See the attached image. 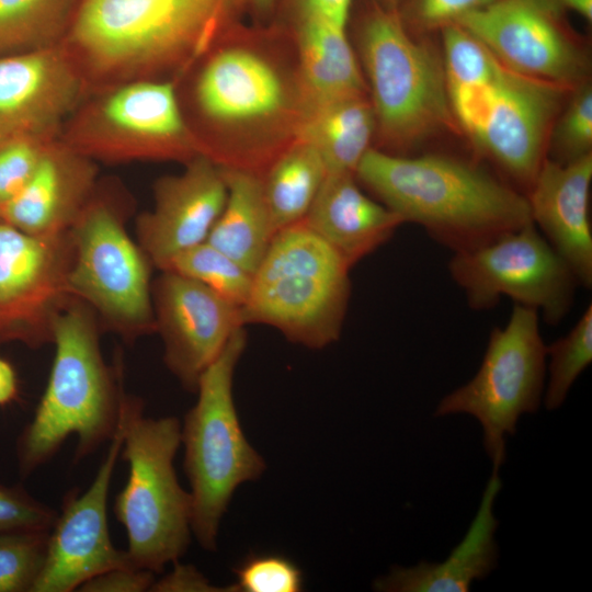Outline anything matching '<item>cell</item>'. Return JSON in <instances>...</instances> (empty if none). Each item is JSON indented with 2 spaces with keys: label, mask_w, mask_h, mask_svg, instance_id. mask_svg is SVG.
<instances>
[{
  "label": "cell",
  "mask_w": 592,
  "mask_h": 592,
  "mask_svg": "<svg viewBox=\"0 0 592 592\" xmlns=\"http://www.w3.org/2000/svg\"><path fill=\"white\" fill-rule=\"evenodd\" d=\"M303 221L351 267L403 224L396 213L366 195L352 173H327Z\"/></svg>",
  "instance_id": "7402d4cb"
},
{
  "label": "cell",
  "mask_w": 592,
  "mask_h": 592,
  "mask_svg": "<svg viewBox=\"0 0 592 592\" xmlns=\"http://www.w3.org/2000/svg\"><path fill=\"white\" fill-rule=\"evenodd\" d=\"M94 311L71 297L52 323L54 360L44 394L16 444L20 474L47 463L72 434L84 458L117 431L124 396L121 361L102 355Z\"/></svg>",
  "instance_id": "3957f363"
},
{
  "label": "cell",
  "mask_w": 592,
  "mask_h": 592,
  "mask_svg": "<svg viewBox=\"0 0 592 592\" xmlns=\"http://www.w3.org/2000/svg\"><path fill=\"white\" fill-rule=\"evenodd\" d=\"M546 344L539 312L515 304L503 328L490 332L481 365L465 385L446 395L435 415L466 413L482 426L493 470L505 460V435L514 434L524 413L537 411L546 375Z\"/></svg>",
  "instance_id": "30bf717a"
},
{
  "label": "cell",
  "mask_w": 592,
  "mask_h": 592,
  "mask_svg": "<svg viewBox=\"0 0 592 592\" xmlns=\"http://www.w3.org/2000/svg\"><path fill=\"white\" fill-rule=\"evenodd\" d=\"M88 93L80 68L62 44L0 55V134L59 137Z\"/></svg>",
  "instance_id": "e0dca14e"
},
{
  "label": "cell",
  "mask_w": 592,
  "mask_h": 592,
  "mask_svg": "<svg viewBox=\"0 0 592 592\" xmlns=\"http://www.w3.org/2000/svg\"><path fill=\"white\" fill-rule=\"evenodd\" d=\"M555 4L561 9H569L583 19L591 22L592 20V0H553Z\"/></svg>",
  "instance_id": "60d3db41"
},
{
  "label": "cell",
  "mask_w": 592,
  "mask_h": 592,
  "mask_svg": "<svg viewBox=\"0 0 592 592\" xmlns=\"http://www.w3.org/2000/svg\"><path fill=\"white\" fill-rule=\"evenodd\" d=\"M592 152L567 163L545 159L526 192L531 219L585 288L592 286Z\"/></svg>",
  "instance_id": "44dd1931"
},
{
  "label": "cell",
  "mask_w": 592,
  "mask_h": 592,
  "mask_svg": "<svg viewBox=\"0 0 592 592\" xmlns=\"http://www.w3.org/2000/svg\"><path fill=\"white\" fill-rule=\"evenodd\" d=\"M254 9L259 11H269L274 0H247Z\"/></svg>",
  "instance_id": "b9f144b4"
},
{
  "label": "cell",
  "mask_w": 592,
  "mask_h": 592,
  "mask_svg": "<svg viewBox=\"0 0 592 592\" xmlns=\"http://www.w3.org/2000/svg\"><path fill=\"white\" fill-rule=\"evenodd\" d=\"M49 531L0 532V592H32L46 559Z\"/></svg>",
  "instance_id": "4dcf8cb0"
},
{
  "label": "cell",
  "mask_w": 592,
  "mask_h": 592,
  "mask_svg": "<svg viewBox=\"0 0 592 592\" xmlns=\"http://www.w3.org/2000/svg\"><path fill=\"white\" fill-rule=\"evenodd\" d=\"M448 272L470 308L491 309L506 296L536 309L550 326L567 316L580 285L532 220L475 249L454 252Z\"/></svg>",
  "instance_id": "8fae6325"
},
{
  "label": "cell",
  "mask_w": 592,
  "mask_h": 592,
  "mask_svg": "<svg viewBox=\"0 0 592 592\" xmlns=\"http://www.w3.org/2000/svg\"><path fill=\"white\" fill-rule=\"evenodd\" d=\"M501 489L499 471L492 469L478 511L463 540L442 562L421 561L410 568L395 567L378 578L374 589L385 592H467L475 580L487 577L497 566L494 539L498 520L493 504Z\"/></svg>",
  "instance_id": "603a6c76"
},
{
  "label": "cell",
  "mask_w": 592,
  "mask_h": 592,
  "mask_svg": "<svg viewBox=\"0 0 592 592\" xmlns=\"http://www.w3.org/2000/svg\"><path fill=\"white\" fill-rule=\"evenodd\" d=\"M358 50L383 151L401 155L457 127L443 60L409 34L397 11L376 9L368 14Z\"/></svg>",
  "instance_id": "8992f818"
},
{
  "label": "cell",
  "mask_w": 592,
  "mask_h": 592,
  "mask_svg": "<svg viewBox=\"0 0 592 592\" xmlns=\"http://www.w3.org/2000/svg\"><path fill=\"white\" fill-rule=\"evenodd\" d=\"M164 578L153 582L150 591H217L208 581L193 567L179 565Z\"/></svg>",
  "instance_id": "74e56055"
},
{
  "label": "cell",
  "mask_w": 592,
  "mask_h": 592,
  "mask_svg": "<svg viewBox=\"0 0 592 592\" xmlns=\"http://www.w3.org/2000/svg\"><path fill=\"white\" fill-rule=\"evenodd\" d=\"M278 68L261 52L229 45L214 52L200 69L194 101L201 117L219 130L270 124L291 106Z\"/></svg>",
  "instance_id": "d6986e66"
},
{
  "label": "cell",
  "mask_w": 592,
  "mask_h": 592,
  "mask_svg": "<svg viewBox=\"0 0 592 592\" xmlns=\"http://www.w3.org/2000/svg\"><path fill=\"white\" fill-rule=\"evenodd\" d=\"M155 573L136 568L134 566H122L102 573L86 581L78 591L83 592H143L150 591L155 582Z\"/></svg>",
  "instance_id": "8d00e7d4"
},
{
  "label": "cell",
  "mask_w": 592,
  "mask_h": 592,
  "mask_svg": "<svg viewBox=\"0 0 592 592\" xmlns=\"http://www.w3.org/2000/svg\"><path fill=\"white\" fill-rule=\"evenodd\" d=\"M151 294L164 363L184 387L195 391L202 373L244 326L241 308L173 271H161Z\"/></svg>",
  "instance_id": "2e32d148"
},
{
  "label": "cell",
  "mask_w": 592,
  "mask_h": 592,
  "mask_svg": "<svg viewBox=\"0 0 592 592\" xmlns=\"http://www.w3.org/2000/svg\"><path fill=\"white\" fill-rule=\"evenodd\" d=\"M496 0H405V13L411 24L432 30L455 23L463 15Z\"/></svg>",
  "instance_id": "d590c367"
},
{
  "label": "cell",
  "mask_w": 592,
  "mask_h": 592,
  "mask_svg": "<svg viewBox=\"0 0 592 592\" xmlns=\"http://www.w3.org/2000/svg\"><path fill=\"white\" fill-rule=\"evenodd\" d=\"M109 185L98 187L70 230L68 293L126 341L156 332L149 259L125 228L126 206Z\"/></svg>",
  "instance_id": "9c48e42d"
},
{
  "label": "cell",
  "mask_w": 592,
  "mask_h": 592,
  "mask_svg": "<svg viewBox=\"0 0 592 592\" xmlns=\"http://www.w3.org/2000/svg\"><path fill=\"white\" fill-rule=\"evenodd\" d=\"M297 50L300 107L368 93L345 27L300 14Z\"/></svg>",
  "instance_id": "cb8c5ba5"
},
{
  "label": "cell",
  "mask_w": 592,
  "mask_h": 592,
  "mask_svg": "<svg viewBox=\"0 0 592 592\" xmlns=\"http://www.w3.org/2000/svg\"><path fill=\"white\" fill-rule=\"evenodd\" d=\"M351 266L303 220L278 230L257 270L243 325L273 327L294 343L322 349L340 338Z\"/></svg>",
  "instance_id": "277c9868"
},
{
  "label": "cell",
  "mask_w": 592,
  "mask_h": 592,
  "mask_svg": "<svg viewBox=\"0 0 592 592\" xmlns=\"http://www.w3.org/2000/svg\"><path fill=\"white\" fill-rule=\"evenodd\" d=\"M57 138L23 133L0 134V208L24 187Z\"/></svg>",
  "instance_id": "d6a6232c"
},
{
  "label": "cell",
  "mask_w": 592,
  "mask_h": 592,
  "mask_svg": "<svg viewBox=\"0 0 592 592\" xmlns=\"http://www.w3.org/2000/svg\"><path fill=\"white\" fill-rule=\"evenodd\" d=\"M327 173L318 151L300 138L266 167L261 177L275 234L305 218Z\"/></svg>",
  "instance_id": "4316f807"
},
{
  "label": "cell",
  "mask_w": 592,
  "mask_h": 592,
  "mask_svg": "<svg viewBox=\"0 0 592 592\" xmlns=\"http://www.w3.org/2000/svg\"><path fill=\"white\" fill-rule=\"evenodd\" d=\"M375 134V113L365 93L303 105L295 138L318 151L328 173L355 174Z\"/></svg>",
  "instance_id": "d4e9b609"
},
{
  "label": "cell",
  "mask_w": 592,
  "mask_h": 592,
  "mask_svg": "<svg viewBox=\"0 0 592 592\" xmlns=\"http://www.w3.org/2000/svg\"><path fill=\"white\" fill-rule=\"evenodd\" d=\"M227 0H79L62 45L89 92L161 79L201 56Z\"/></svg>",
  "instance_id": "7a4b0ae2"
},
{
  "label": "cell",
  "mask_w": 592,
  "mask_h": 592,
  "mask_svg": "<svg viewBox=\"0 0 592 592\" xmlns=\"http://www.w3.org/2000/svg\"><path fill=\"white\" fill-rule=\"evenodd\" d=\"M99 182L98 163L58 137L24 187L0 208V218L33 236H65L92 198Z\"/></svg>",
  "instance_id": "ffe728a7"
},
{
  "label": "cell",
  "mask_w": 592,
  "mask_h": 592,
  "mask_svg": "<svg viewBox=\"0 0 592 592\" xmlns=\"http://www.w3.org/2000/svg\"><path fill=\"white\" fill-rule=\"evenodd\" d=\"M164 271L193 278L240 308L252 285L250 272L207 241L179 253Z\"/></svg>",
  "instance_id": "f1b7e54d"
},
{
  "label": "cell",
  "mask_w": 592,
  "mask_h": 592,
  "mask_svg": "<svg viewBox=\"0 0 592 592\" xmlns=\"http://www.w3.org/2000/svg\"><path fill=\"white\" fill-rule=\"evenodd\" d=\"M246 344L241 327L200 376L197 401L181 426L191 485V528L207 550L216 548L220 520L235 490L258 479L265 468L243 434L232 397L234 373Z\"/></svg>",
  "instance_id": "52a82bcc"
},
{
  "label": "cell",
  "mask_w": 592,
  "mask_h": 592,
  "mask_svg": "<svg viewBox=\"0 0 592 592\" xmlns=\"http://www.w3.org/2000/svg\"><path fill=\"white\" fill-rule=\"evenodd\" d=\"M221 169L227 197L206 241L253 274L275 235L262 177L251 170Z\"/></svg>",
  "instance_id": "484cf974"
},
{
  "label": "cell",
  "mask_w": 592,
  "mask_h": 592,
  "mask_svg": "<svg viewBox=\"0 0 592 592\" xmlns=\"http://www.w3.org/2000/svg\"><path fill=\"white\" fill-rule=\"evenodd\" d=\"M355 177L403 223L419 224L453 253L532 220L525 194L480 164L454 156H403L372 147Z\"/></svg>",
  "instance_id": "6da1fadb"
},
{
  "label": "cell",
  "mask_w": 592,
  "mask_h": 592,
  "mask_svg": "<svg viewBox=\"0 0 592 592\" xmlns=\"http://www.w3.org/2000/svg\"><path fill=\"white\" fill-rule=\"evenodd\" d=\"M546 354L549 377L544 401L548 410H554L563 403L576 379L591 364V304L566 335L546 345Z\"/></svg>",
  "instance_id": "f546056e"
},
{
  "label": "cell",
  "mask_w": 592,
  "mask_h": 592,
  "mask_svg": "<svg viewBox=\"0 0 592 592\" xmlns=\"http://www.w3.org/2000/svg\"><path fill=\"white\" fill-rule=\"evenodd\" d=\"M70 232L37 237L0 218V323L10 341L30 346L52 342V323L71 298Z\"/></svg>",
  "instance_id": "5bb4252c"
},
{
  "label": "cell",
  "mask_w": 592,
  "mask_h": 592,
  "mask_svg": "<svg viewBox=\"0 0 592 592\" xmlns=\"http://www.w3.org/2000/svg\"><path fill=\"white\" fill-rule=\"evenodd\" d=\"M18 396V378L13 366L0 357V406L13 401Z\"/></svg>",
  "instance_id": "ab89813d"
},
{
  "label": "cell",
  "mask_w": 592,
  "mask_h": 592,
  "mask_svg": "<svg viewBox=\"0 0 592 592\" xmlns=\"http://www.w3.org/2000/svg\"><path fill=\"white\" fill-rule=\"evenodd\" d=\"M455 23L515 72L568 88L587 81L585 50L553 0H496Z\"/></svg>",
  "instance_id": "7c38bea8"
},
{
  "label": "cell",
  "mask_w": 592,
  "mask_h": 592,
  "mask_svg": "<svg viewBox=\"0 0 592 592\" xmlns=\"http://www.w3.org/2000/svg\"><path fill=\"white\" fill-rule=\"evenodd\" d=\"M386 3V8L392 11H397L398 5L400 4V0H384Z\"/></svg>",
  "instance_id": "7bdbcfd3"
},
{
  "label": "cell",
  "mask_w": 592,
  "mask_h": 592,
  "mask_svg": "<svg viewBox=\"0 0 592 592\" xmlns=\"http://www.w3.org/2000/svg\"><path fill=\"white\" fill-rule=\"evenodd\" d=\"M300 14L317 16L345 27L352 0H298Z\"/></svg>",
  "instance_id": "f35d334b"
},
{
  "label": "cell",
  "mask_w": 592,
  "mask_h": 592,
  "mask_svg": "<svg viewBox=\"0 0 592 592\" xmlns=\"http://www.w3.org/2000/svg\"><path fill=\"white\" fill-rule=\"evenodd\" d=\"M122 408V407H121ZM124 437L122 414L99 469L82 494L70 491L49 531L44 567L32 592H71L106 570L132 566L111 540L107 497Z\"/></svg>",
  "instance_id": "9a60e30c"
},
{
  "label": "cell",
  "mask_w": 592,
  "mask_h": 592,
  "mask_svg": "<svg viewBox=\"0 0 592 592\" xmlns=\"http://www.w3.org/2000/svg\"><path fill=\"white\" fill-rule=\"evenodd\" d=\"M59 139L96 163L186 161L205 155L185 118L175 84L132 80L89 92L62 125Z\"/></svg>",
  "instance_id": "ba28073f"
},
{
  "label": "cell",
  "mask_w": 592,
  "mask_h": 592,
  "mask_svg": "<svg viewBox=\"0 0 592 592\" xmlns=\"http://www.w3.org/2000/svg\"><path fill=\"white\" fill-rule=\"evenodd\" d=\"M79 0H0V55L61 44Z\"/></svg>",
  "instance_id": "83f0119b"
},
{
  "label": "cell",
  "mask_w": 592,
  "mask_h": 592,
  "mask_svg": "<svg viewBox=\"0 0 592 592\" xmlns=\"http://www.w3.org/2000/svg\"><path fill=\"white\" fill-rule=\"evenodd\" d=\"M574 88L515 72L502 62L486 119L471 140L526 195L547 158L562 101Z\"/></svg>",
  "instance_id": "4fadbf2b"
},
{
  "label": "cell",
  "mask_w": 592,
  "mask_h": 592,
  "mask_svg": "<svg viewBox=\"0 0 592 592\" xmlns=\"http://www.w3.org/2000/svg\"><path fill=\"white\" fill-rule=\"evenodd\" d=\"M57 512L21 487L0 485V532L50 530Z\"/></svg>",
  "instance_id": "e575fe53"
},
{
  "label": "cell",
  "mask_w": 592,
  "mask_h": 592,
  "mask_svg": "<svg viewBox=\"0 0 592 592\" xmlns=\"http://www.w3.org/2000/svg\"><path fill=\"white\" fill-rule=\"evenodd\" d=\"M234 572L236 591L298 592L303 589L300 569L280 555L250 556Z\"/></svg>",
  "instance_id": "836d02e7"
},
{
  "label": "cell",
  "mask_w": 592,
  "mask_h": 592,
  "mask_svg": "<svg viewBox=\"0 0 592 592\" xmlns=\"http://www.w3.org/2000/svg\"><path fill=\"white\" fill-rule=\"evenodd\" d=\"M227 197L223 169L205 155L153 184V206L136 219L137 243L164 271L179 253L206 241Z\"/></svg>",
  "instance_id": "ac0fdd59"
},
{
  "label": "cell",
  "mask_w": 592,
  "mask_h": 592,
  "mask_svg": "<svg viewBox=\"0 0 592 592\" xmlns=\"http://www.w3.org/2000/svg\"><path fill=\"white\" fill-rule=\"evenodd\" d=\"M144 403L124 392L122 457L128 479L116 496L114 513L127 536L132 566L160 572L186 551L191 537V493L177 477L174 457L181 444L177 418H147Z\"/></svg>",
  "instance_id": "5b68a950"
},
{
  "label": "cell",
  "mask_w": 592,
  "mask_h": 592,
  "mask_svg": "<svg viewBox=\"0 0 592 592\" xmlns=\"http://www.w3.org/2000/svg\"><path fill=\"white\" fill-rule=\"evenodd\" d=\"M563 111L551 129L548 159L567 163L591 153L592 147V89L588 81L571 91Z\"/></svg>",
  "instance_id": "1f68e13d"
},
{
  "label": "cell",
  "mask_w": 592,
  "mask_h": 592,
  "mask_svg": "<svg viewBox=\"0 0 592 592\" xmlns=\"http://www.w3.org/2000/svg\"><path fill=\"white\" fill-rule=\"evenodd\" d=\"M10 341L9 335L2 325L0 323V343Z\"/></svg>",
  "instance_id": "ee69618b"
}]
</instances>
